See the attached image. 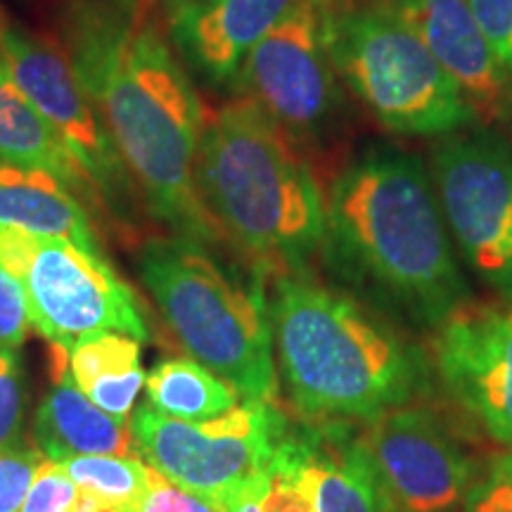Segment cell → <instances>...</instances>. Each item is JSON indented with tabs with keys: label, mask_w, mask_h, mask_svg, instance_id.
Instances as JSON below:
<instances>
[{
	"label": "cell",
	"mask_w": 512,
	"mask_h": 512,
	"mask_svg": "<svg viewBox=\"0 0 512 512\" xmlns=\"http://www.w3.org/2000/svg\"><path fill=\"white\" fill-rule=\"evenodd\" d=\"M62 53L150 214L181 238L207 247L226 242L195 185L207 112L150 0H72L62 17Z\"/></svg>",
	"instance_id": "6da1fadb"
},
{
	"label": "cell",
	"mask_w": 512,
	"mask_h": 512,
	"mask_svg": "<svg viewBox=\"0 0 512 512\" xmlns=\"http://www.w3.org/2000/svg\"><path fill=\"white\" fill-rule=\"evenodd\" d=\"M323 254L358 297L415 330L470 302L430 171L394 145L368 147L335 178Z\"/></svg>",
	"instance_id": "7a4b0ae2"
},
{
	"label": "cell",
	"mask_w": 512,
	"mask_h": 512,
	"mask_svg": "<svg viewBox=\"0 0 512 512\" xmlns=\"http://www.w3.org/2000/svg\"><path fill=\"white\" fill-rule=\"evenodd\" d=\"M268 316L280 375L304 420L370 422L432 389L425 351L309 271L275 275Z\"/></svg>",
	"instance_id": "3957f363"
},
{
	"label": "cell",
	"mask_w": 512,
	"mask_h": 512,
	"mask_svg": "<svg viewBox=\"0 0 512 512\" xmlns=\"http://www.w3.org/2000/svg\"><path fill=\"white\" fill-rule=\"evenodd\" d=\"M200 200L261 278L309 271L325 197L297 143L247 95L207 112L195 157Z\"/></svg>",
	"instance_id": "277c9868"
},
{
	"label": "cell",
	"mask_w": 512,
	"mask_h": 512,
	"mask_svg": "<svg viewBox=\"0 0 512 512\" xmlns=\"http://www.w3.org/2000/svg\"><path fill=\"white\" fill-rule=\"evenodd\" d=\"M140 278L192 361L233 384L242 399L278 401V368L264 280L245 283L202 242L169 235L147 240Z\"/></svg>",
	"instance_id": "5b68a950"
},
{
	"label": "cell",
	"mask_w": 512,
	"mask_h": 512,
	"mask_svg": "<svg viewBox=\"0 0 512 512\" xmlns=\"http://www.w3.org/2000/svg\"><path fill=\"white\" fill-rule=\"evenodd\" d=\"M330 57L335 72L373 117L403 136H448L477 117L411 24L387 0H332Z\"/></svg>",
	"instance_id": "8992f818"
},
{
	"label": "cell",
	"mask_w": 512,
	"mask_h": 512,
	"mask_svg": "<svg viewBox=\"0 0 512 512\" xmlns=\"http://www.w3.org/2000/svg\"><path fill=\"white\" fill-rule=\"evenodd\" d=\"M0 268L22 290L31 328L48 344L69 349L100 332L147 339L136 292L102 252L64 238L0 226Z\"/></svg>",
	"instance_id": "52a82bcc"
},
{
	"label": "cell",
	"mask_w": 512,
	"mask_h": 512,
	"mask_svg": "<svg viewBox=\"0 0 512 512\" xmlns=\"http://www.w3.org/2000/svg\"><path fill=\"white\" fill-rule=\"evenodd\" d=\"M138 456L171 484L223 505L271 465L290 425L275 403L242 401L219 418L188 422L143 403L131 415Z\"/></svg>",
	"instance_id": "ba28073f"
},
{
	"label": "cell",
	"mask_w": 512,
	"mask_h": 512,
	"mask_svg": "<svg viewBox=\"0 0 512 512\" xmlns=\"http://www.w3.org/2000/svg\"><path fill=\"white\" fill-rule=\"evenodd\" d=\"M430 176L467 266L512 302V147L491 131L448 133L434 145Z\"/></svg>",
	"instance_id": "9c48e42d"
},
{
	"label": "cell",
	"mask_w": 512,
	"mask_h": 512,
	"mask_svg": "<svg viewBox=\"0 0 512 512\" xmlns=\"http://www.w3.org/2000/svg\"><path fill=\"white\" fill-rule=\"evenodd\" d=\"M330 8L332 0H294L233 79L240 95L259 102L294 143L320 136L337 110Z\"/></svg>",
	"instance_id": "30bf717a"
},
{
	"label": "cell",
	"mask_w": 512,
	"mask_h": 512,
	"mask_svg": "<svg viewBox=\"0 0 512 512\" xmlns=\"http://www.w3.org/2000/svg\"><path fill=\"white\" fill-rule=\"evenodd\" d=\"M0 62L12 83L72 152L102 207L121 211L136 202L140 197L136 181L119 155L110 128L76 81L62 50L3 22Z\"/></svg>",
	"instance_id": "8fae6325"
},
{
	"label": "cell",
	"mask_w": 512,
	"mask_h": 512,
	"mask_svg": "<svg viewBox=\"0 0 512 512\" xmlns=\"http://www.w3.org/2000/svg\"><path fill=\"white\" fill-rule=\"evenodd\" d=\"M384 489L406 512H453L479 463L430 406H408L370 420L363 430Z\"/></svg>",
	"instance_id": "7c38bea8"
},
{
	"label": "cell",
	"mask_w": 512,
	"mask_h": 512,
	"mask_svg": "<svg viewBox=\"0 0 512 512\" xmlns=\"http://www.w3.org/2000/svg\"><path fill=\"white\" fill-rule=\"evenodd\" d=\"M444 392L489 439L512 448V302H467L432 332Z\"/></svg>",
	"instance_id": "4fadbf2b"
},
{
	"label": "cell",
	"mask_w": 512,
	"mask_h": 512,
	"mask_svg": "<svg viewBox=\"0 0 512 512\" xmlns=\"http://www.w3.org/2000/svg\"><path fill=\"white\" fill-rule=\"evenodd\" d=\"M415 29L477 121H512V79L479 27L467 0H387Z\"/></svg>",
	"instance_id": "5bb4252c"
},
{
	"label": "cell",
	"mask_w": 512,
	"mask_h": 512,
	"mask_svg": "<svg viewBox=\"0 0 512 512\" xmlns=\"http://www.w3.org/2000/svg\"><path fill=\"white\" fill-rule=\"evenodd\" d=\"M294 0H204L169 15L171 38L204 76L233 83L256 43Z\"/></svg>",
	"instance_id": "9a60e30c"
},
{
	"label": "cell",
	"mask_w": 512,
	"mask_h": 512,
	"mask_svg": "<svg viewBox=\"0 0 512 512\" xmlns=\"http://www.w3.org/2000/svg\"><path fill=\"white\" fill-rule=\"evenodd\" d=\"M306 448V470L313 512H389L384 489L363 432L354 422L328 420L299 427Z\"/></svg>",
	"instance_id": "2e32d148"
},
{
	"label": "cell",
	"mask_w": 512,
	"mask_h": 512,
	"mask_svg": "<svg viewBox=\"0 0 512 512\" xmlns=\"http://www.w3.org/2000/svg\"><path fill=\"white\" fill-rule=\"evenodd\" d=\"M50 368L53 384L36 413V441L46 458L57 463L76 456L140 458L131 425L100 411L76 387L67 347L50 344Z\"/></svg>",
	"instance_id": "e0dca14e"
},
{
	"label": "cell",
	"mask_w": 512,
	"mask_h": 512,
	"mask_svg": "<svg viewBox=\"0 0 512 512\" xmlns=\"http://www.w3.org/2000/svg\"><path fill=\"white\" fill-rule=\"evenodd\" d=\"M0 226L64 238L102 252L86 207L72 190L43 171L0 162Z\"/></svg>",
	"instance_id": "ac0fdd59"
},
{
	"label": "cell",
	"mask_w": 512,
	"mask_h": 512,
	"mask_svg": "<svg viewBox=\"0 0 512 512\" xmlns=\"http://www.w3.org/2000/svg\"><path fill=\"white\" fill-rule=\"evenodd\" d=\"M0 162L43 171L62 181L83 202L100 204L91 181L55 128L43 119L0 67ZM102 207V204H100Z\"/></svg>",
	"instance_id": "d6986e66"
},
{
	"label": "cell",
	"mask_w": 512,
	"mask_h": 512,
	"mask_svg": "<svg viewBox=\"0 0 512 512\" xmlns=\"http://www.w3.org/2000/svg\"><path fill=\"white\" fill-rule=\"evenodd\" d=\"M140 344L124 332H100L69 347V373L76 387L119 422L131 418L133 403L145 387Z\"/></svg>",
	"instance_id": "ffe728a7"
},
{
	"label": "cell",
	"mask_w": 512,
	"mask_h": 512,
	"mask_svg": "<svg viewBox=\"0 0 512 512\" xmlns=\"http://www.w3.org/2000/svg\"><path fill=\"white\" fill-rule=\"evenodd\" d=\"M145 396L159 413L188 422L219 418L242 403L233 384L190 358L157 363L145 375Z\"/></svg>",
	"instance_id": "44dd1931"
},
{
	"label": "cell",
	"mask_w": 512,
	"mask_h": 512,
	"mask_svg": "<svg viewBox=\"0 0 512 512\" xmlns=\"http://www.w3.org/2000/svg\"><path fill=\"white\" fill-rule=\"evenodd\" d=\"M62 465L81 494L114 512H138L147 496L150 465L143 458L76 456L62 460Z\"/></svg>",
	"instance_id": "7402d4cb"
},
{
	"label": "cell",
	"mask_w": 512,
	"mask_h": 512,
	"mask_svg": "<svg viewBox=\"0 0 512 512\" xmlns=\"http://www.w3.org/2000/svg\"><path fill=\"white\" fill-rule=\"evenodd\" d=\"M261 512H313L302 432L290 430L271 465L259 496Z\"/></svg>",
	"instance_id": "603a6c76"
},
{
	"label": "cell",
	"mask_w": 512,
	"mask_h": 512,
	"mask_svg": "<svg viewBox=\"0 0 512 512\" xmlns=\"http://www.w3.org/2000/svg\"><path fill=\"white\" fill-rule=\"evenodd\" d=\"M460 508L463 512H512V448L477 467Z\"/></svg>",
	"instance_id": "cb8c5ba5"
},
{
	"label": "cell",
	"mask_w": 512,
	"mask_h": 512,
	"mask_svg": "<svg viewBox=\"0 0 512 512\" xmlns=\"http://www.w3.org/2000/svg\"><path fill=\"white\" fill-rule=\"evenodd\" d=\"M46 453L34 444L10 441L0 448V512H22L24 498Z\"/></svg>",
	"instance_id": "d4e9b609"
},
{
	"label": "cell",
	"mask_w": 512,
	"mask_h": 512,
	"mask_svg": "<svg viewBox=\"0 0 512 512\" xmlns=\"http://www.w3.org/2000/svg\"><path fill=\"white\" fill-rule=\"evenodd\" d=\"M79 498V486L72 482L62 463L46 458L38 465L22 512H72Z\"/></svg>",
	"instance_id": "484cf974"
},
{
	"label": "cell",
	"mask_w": 512,
	"mask_h": 512,
	"mask_svg": "<svg viewBox=\"0 0 512 512\" xmlns=\"http://www.w3.org/2000/svg\"><path fill=\"white\" fill-rule=\"evenodd\" d=\"M27 406L22 363L15 349H0V448L15 441Z\"/></svg>",
	"instance_id": "4316f807"
},
{
	"label": "cell",
	"mask_w": 512,
	"mask_h": 512,
	"mask_svg": "<svg viewBox=\"0 0 512 512\" xmlns=\"http://www.w3.org/2000/svg\"><path fill=\"white\" fill-rule=\"evenodd\" d=\"M467 3L512 79V0H467Z\"/></svg>",
	"instance_id": "83f0119b"
},
{
	"label": "cell",
	"mask_w": 512,
	"mask_h": 512,
	"mask_svg": "<svg viewBox=\"0 0 512 512\" xmlns=\"http://www.w3.org/2000/svg\"><path fill=\"white\" fill-rule=\"evenodd\" d=\"M138 512H226V508L171 484L169 479L150 467L147 496Z\"/></svg>",
	"instance_id": "f1b7e54d"
},
{
	"label": "cell",
	"mask_w": 512,
	"mask_h": 512,
	"mask_svg": "<svg viewBox=\"0 0 512 512\" xmlns=\"http://www.w3.org/2000/svg\"><path fill=\"white\" fill-rule=\"evenodd\" d=\"M31 332V320L22 290L0 268V349L22 347Z\"/></svg>",
	"instance_id": "f546056e"
},
{
	"label": "cell",
	"mask_w": 512,
	"mask_h": 512,
	"mask_svg": "<svg viewBox=\"0 0 512 512\" xmlns=\"http://www.w3.org/2000/svg\"><path fill=\"white\" fill-rule=\"evenodd\" d=\"M268 470V467H266ZM264 477L266 472H261L259 477H254L252 482H247L238 494H233L223 503L226 512H261L259 508V496H261V486H264Z\"/></svg>",
	"instance_id": "4dcf8cb0"
},
{
	"label": "cell",
	"mask_w": 512,
	"mask_h": 512,
	"mask_svg": "<svg viewBox=\"0 0 512 512\" xmlns=\"http://www.w3.org/2000/svg\"><path fill=\"white\" fill-rule=\"evenodd\" d=\"M72 512H114V510L107 508V505H102L100 501H95L93 496L81 494L79 491V498H76V505Z\"/></svg>",
	"instance_id": "1f68e13d"
},
{
	"label": "cell",
	"mask_w": 512,
	"mask_h": 512,
	"mask_svg": "<svg viewBox=\"0 0 512 512\" xmlns=\"http://www.w3.org/2000/svg\"><path fill=\"white\" fill-rule=\"evenodd\" d=\"M159 3H162L166 17H169V15H174V12H178V10L190 8V5L204 3V0H159Z\"/></svg>",
	"instance_id": "d6a6232c"
},
{
	"label": "cell",
	"mask_w": 512,
	"mask_h": 512,
	"mask_svg": "<svg viewBox=\"0 0 512 512\" xmlns=\"http://www.w3.org/2000/svg\"><path fill=\"white\" fill-rule=\"evenodd\" d=\"M389 512H406V510H401V508H396V505H394V508H392V510H389Z\"/></svg>",
	"instance_id": "836d02e7"
},
{
	"label": "cell",
	"mask_w": 512,
	"mask_h": 512,
	"mask_svg": "<svg viewBox=\"0 0 512 512\" xmlns=\"http://www.w3.org/2000/svg\"><path fill=\"white\" fill-rule=\"evenodd\" d=\"M3 22H5V19H3V17H0V29H3ZM0 67H3V62H0Z\"/></svg>",
	"instance_id": "e575fe53"
}]
</instances>
